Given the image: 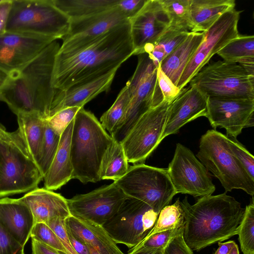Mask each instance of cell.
Segmentation results:
<instances>
[{"instance_id":"23","label":"cell","mask_w":254,"mask_h":254,"mask_svg":"<svg viewBox=\"0 0 254 254\" xmlns=\"http://www.w3.org/2000/svg\"><path fill=\"white\" fill-rule=\"evenodd\" d=\"M118 69H114L67 90L60 91L53 104L50 117L66 108L84 107L99 94L108 91Z\"/></svg>"},{"instance_id":"5","label":"cell","mask_w":254,"mask_h":254,"mask_svg":"<svg viewBox=\"0 0 254 254\" xmlns=\"http://www.w3.org/2000/svg\"><path fill=\"white\" fill-rule=\"evenodd\" d=\"M43 180L18 129L0 124V198L28 192Z\"/></svg>"},{"instance_id":"31","label":"cell","mask_w":254,"mask_h":254,"mask_svg":"<svg viewBox=\"0 0 254 254\" xmlns=\"http://www.w3.org/2000/svg\"><path fill=\"white\" fill-rule=\"evenodd\" d=\"M217 54L225 62L239 63V65L254 62V36L239 35Z\"/></svg>"},{"instance_id":"27","label":"cell","mask_w":254,"mask_h":254,"mask_svg":"<svg viewBox=\"0 0 254 254\" xmlns=\"http://www.w3.org/2000/svg\"><path fill=\"white\" fill-rule=\"evenodd\" d=\"M235 0H190L194 28L192 32L207 30L222 14L235 8Z\"/></svg>"},{"instance_id":"44","label":"cell","mask_w":254,"mask_h":254,"mask_svg":"<svg viewBox=\"0 0 254 254\" xmlns=\"http://www.w3.org/2000/svg\"><path fill=\"white\" fill-rule=\"evenodd\" d=\"M23 249L0 223V254H21Z\"/></svg>"},{"instance_id":"32","label":"cell","mask_w":254,"mask_h":254,"mask_svg":"<svg viewBox=\"0 0 254 254\" xmlns=\"http://www.w3.org/2000/svg\"><path fill=\"white\" fill-rule=\"evenodd\" d=\"M167 16L169 27L192 32L194 24L190 0H160Z\"/></svg>"},{"instance_id":"21","label":"cell","mask_w":254,"mask_h":254,"mask_svg":"<svg viewBox=\"0 0 254 254\" xmlns=\"http://www.w3.org/2000/svg\"><path fill=\"white\" fill-rule=\"evenodd\" d=\"M0 223L22 247L30 238L34 225L28 206L20 198H0Z\"/></svg>"},{"instance_id":"11","label":"cell","mask_w":254,"mask_h":254,"mask_svg":"<svg viewBox=\"0 0 254 254\" xmlns=\"http://www.w3.org/2000/svg\"><path fill=\"white\" fill-rule=\"evenodd\" d=\"M159 213L144 202L128 197L102 226L116 244L133 248L153 227Z\"/></svg>"},{"instance_id":"24","label":"cell","mask_w":254,"mask_h":254,"mask_svg":"<svg viewBox=\"0 0 254 254\" xmlns=\"http://www.w3.org/2000/svg\"><path fill=\"white\" fill-rule=\"evenodd\" d=\"M67 231L77 240L100 254H124L102 226L70 215L65 219Z\"/></svg>"},{"instance_id":"18","label":"cell","mask_w":254,"mask_h":254,"mask_svg":"<svg viewBox=\"0 0 254 254\" xmlns=\"http://www.w3.org/2000/svg\"><path fill=\"white\" fill-rule=\"evenodd\" d=\"M55 40L50 37L6 31L0 36V72L7 75L21 68Z\"/></svg>"},{"instance_id":"37","label":"cell","mask_w":254,"mask_h":254,"mask_svg":"<svg viewBox=\"0 0 254 254\" xmlns=\"http://www.w3.org/2000/svg\"><path fill=\"white\" fill-rule=\"evenodd\" d=\"M241 249L243 254H254V203L252 201L245 208L238 233Z\"/></svg>"},{"instance_id":"29","label":"cell","mask_w":254,"mask_h":254,"mask_svg":"<svg viewBox=\"0 0 254 254\" xmlns=\"http://www.w3.org/2000/svg\"><path fill=\"white\" fill-rule=\"evenodd\" d=\"M118 0H53L54 4L69 19L103 12L115 7Z\"/></svg>"},{"instance_id":"53","label":"cell","mask_w":254,"mask_h":254,"mask_svg":"<svg viewBox=\"0 0 254 254\" xmlns=\"http://www.w3.org/2000/svg\"><path fill=\"white\" fill-rule=\"evenodd\" d=\"M90 254H100L97 251H96L90 245H87Z\"/></svg>"},{"instance_id":"41","label":"cell","mask_w":254,"mask_h":254,"mask_svg":"<svg viewBox=\"0 0 254 254\" xmlns=\"http://www.w3.org/2000/svg\"><path fill=\"white\" fill-rule=\"evenodd\" d=\"M81 108L71 107L63 109L46 120L50 127L61 135Z\"/></svg>"},{"instance_id":"55","label":"cell","mask_w":254,"mask_h":254,"mask_svg":"<svg viewBox=\"0 0 254 254\" xmlns=\"http://www.w3.org/2000/svg\"></svg>"},{"instance_id":"1","label":"cell","mask_w":254,"mask_h":254,"mask_svg":"<svg viewBox=\"0 0 254 254\" xmlns=\"http://www.w3.org/2000/svg\"><path fill=\"white\" fill-rule=\"evenodd\" d=\"M134 53L129 22L76 50L58 52L54 67L53 86L60 91L67 90L119 68Z\"/></svg>"},{"instance_id":"6","label":"cell","mask_w":254,"mask_h":254,"mask_svg":"<svg viewBox=\"0 0 254 254\" xmlns=\"http://www.w3.org/2000/svg\"><path fill=\"white\" fill-rule=\"evenodd\" d=\"M196 157L219 180L225 192L240 189L253 196L254 180L231 152L226 135L207 130L200 139Z\"/></svg>"},{"instance_id":"36","label":"cell","mask_w":254,"mask_h":254,"mask_svg":"<svg viewBox=\"0 0 254 254\" xmlns=\"http://www.w3.org/2000/svg\"><path fill=\"white\" fill-rule=\"evenodd\" d=\"M61 135L56 133L45 120L44 135L37 166L43 178L48 172L58 148Z\"/></svg>"},{"instance_id":"15","label":"cell","mask_w":254,"mask_h":254,"mask_svg":"<svg viewBox=\"0 0 254 254\" xmlns=\"http://www.w3.org/2000/svg\"><path fill=\"white\" fill-rule=\"evenodd\" d=\"M128 197L114 182L85 194L67 199L70 215L103 226Z\"/></svg>"},{"instance_id":"4","label":"cell","mask_w":254,"mask_h":254,"mask_svg":"<svg viewBox=\"0 0 254 254\" xmlns=\"http://www.w3.org/2000/svg\"><path fill=\"white\" fill-rule=\"evenodd\" d=\"M113 140L94 115L81 107L74 118L71 137L72 179L83 184L101 181L102 161Z\"/></svg>"},{"instance_id":"43","label":"cell","mask_w":254,"mask_h":254,"mask_svg":"<svg viewBox=\"0 0 254 254\" xmlns=\"http://www.w3.org/2000/svg\"><path fill=\"white\" fill-rule=\"evenodd\" d=\"M46 223L56 233L68 254H78L72 247L65 225V219L56 218Z\"/></svg>"},{"instance_id":"46","label":"cell","mask_w":254,"mask_h":254,"mask_svg":"<svg viewBox=\"0 0 254 254\" xmlns=\"http://www.w3.org/2000/svg\"><path fill=\"white\" fill-rule=\"evenodd\" d=\"M146 1V0H118L116 6L129 20L138 13Z\"/></svg>"},{"instance_id":"35","label":"cell","mask_w":254,"mask_h":254,"mask_svg":"<svg viewBox=\"0 0 254 254\" xmlns=\"http://www.w3.org/2000/svg\"><path fill=\"white\" fill-rule=\"evenodd\" d=\"M129 102L128 88L126 85L112 106L100 118V123L110 134L124 117Z\"/></svg>"},{"instance_id":"7","label":"cell","mask_w":254,"mask_h":254,"mask_svg":"<svg viewBox=\"0 0 254 254\" xmlns=\"http://www.w3.org/2000/svg\"><path fill=\"white\" fill-rule=\"evenodd\" d=\"M70 19L53 0H12L6 31L63 39Z\"/></svg>"},{"instance_id":"3","label":"cell","mask_w":254,"mask_h":254,"mask_svg":"<svg viewBox=\"0 0 254 254\" xmlns=\"http://www.w3.org/2000/svg\"><path fill=\"white\" fill-rule=\"evenodd\" d=\"M180 203L185 218L183 236L191 250L199 251L237 235L245 208L226 192L201 197L192 205L186 196Z\"/></svg>"},{"instance_id":"38","label":"cell","mask_w":254,"mask_h":254,"mask_svg":"<svg viewBox=\"0 0 254 254\" xmlns=\"http://www.w3.org/2000/svg\"><path fill=\"white\" fill-rule=\"evenodd\" d=\"M30 237L63 254H68L57 235L45 223L34 224L31 232Z\"/></svg>"},{"instance_id":"28","label":"cell","mask_w":254,"mask_h":254,"mask_svg":"<svg viewBox=\"0 0 254 254\" xmlns=\"http://www.w3.org/2000/svg\"><path fill=\"white\" fill-rule=\"evenodd\" d=\"M18 130L33 159L37 165L45 130V120L34 112L17 115Z\"/></svg>"},{"instance_id":"51","label":"cell","mask_w":254,"mask_h":254,"mask_svg":"<svg viewBox=\"0 0 254 254\" xmlns=\"http://www.w3.org/2000/svg\"><path fill=\"white\" fill-rule=\"evenodd\" d=\"M228 254H239L238 246L235 244Z\"/></svg>"},{"instance_id":"25","label":"cell","mask_w":254,"mask_h":254,"mask_svg":"<svg viewBox=\"0 0 254 254\" xmlns=\"http://www.w3.org/2000/svg\"><path fill=\"white\" fill-rule=\"evenodd\" d=\"M73 125V120L61 135L56 155L48 172L43 178L44 187L47 190L53 191L59 189L72 179L70 141Z\"/></svg>"},{"instance_id":"34","label":"cell","mask_w":254,"mask_h":254,"mask_svg":"<svg viewBox=\"0 0 254 254\" xmlns=\"http://www.w3.org/2000/svg\"><path fill=\"white\" fill-rule=\"evenodd\" d=\"M180 201L178 198L173 204L161 209L153 227L145 238L184 225V214Z\"/></svg>"},{"instance_id":"19","label":"cell","mask_w":254,"mask_h":254,"mask_svg":"<svg viewBox=\"0 0 254 254\" xmlns=\"http://www.w3.org/2000/svg\"><path fill=\"white\" fill-rule=\"evenodd\" d=\"M129 24L134 55L149 53L169 27L167 16L160 0H146L138 13L129 19Z\"/></svg>"},{"instance_id":"49","label":"cell","mask_w":254,"mask_h":254,"mask_svg":"<svg viewBox=\"0 0 254 254\" xmlns=\"http://www.w3.org/2000/svg\"><path fill=\"white\" fill-rule=\"evenodd\" d=\"M235 244L234 241L225 243L218 242L219 247L214 254H228Z\"/></svg>"},{"instance_id":"9","label":"cell","mask_w":254,"mask_h":254,"mask_svg":"<svg viewBox=\"0 0 254 254\" xmlns=\"http://www.w3.org/2000/svg\"><path fill=\"white\" fill-rule=\"evenodd\" d=\"M114 182L127 197L144 202L159 214L177 194L167 169L144 163L129 166Z\"/></svg>"},{"instance_id":"14","label":"cell","mask_w":254,"mask_h":254,"mask_svg":"<svg viewBox=\"0 0 254 254\" xmlns=\"http://www.w3.org/2000/svg\"><path fill=\"white\" fill-rule=\"evenodd\" d=\"M167 170L176 193L201 197L215 190L209 172L189 148L180 143Z\"/></svg>"},{"instance_id":"48","label":"cell","mask_w":254,"mask_h":254,"mask_svg":"<svg viewBox=\"0 0 254 254\" xmlns=\"http://www.w3.org/2000/svg\"><path fill=\"white\" fill-rule=\"evenodd\" d=\"M32 254H63L49 246L31 239Z\"/></svg>"},{"instance_id":"54","label":"cell","mask_w":254,"mask_h":254,"mask_svg":"<svg viewBox=\"0 0 254 254\" xmlns=\"http://www.w3.org/2000/svg\"><path fill=\"white\" fill-rule=\"evenodd\" d=\"M21 254H25L24 251V249L22 250Z\"/></svg>"},{"instance_id":"2","label":"cell","mask_w":254,"mask_h":254,"mask_svg":"<svg viewBox=\"0 0 254 254\" xmlns=\"http://www.w3.org/2000/svg\"><path fill=\"white\" fill-rule=\"evenodd\" d=\"M60 45L55 40L21 68L6 75L0 88V101L16 115L34 112L50 117L60 92L53 85L56 56Z\"/></svg>"},{"instance_id":"42","label":"cell","mask_w":254,"mask_h":254,"mask_svg":"<svg viewBox=\"0 0 254 254\" xmlns=\"http://www.w3.org/2000/svg\"><path fill=\"white\" fill-rule=\"evenodd\" d=\"M157 79L163 100L171 103L178 96L181 90L164 73L159 65L157 68Z\"/></svg>"},{"instance_id":"45","label":"cell","mask_w":254,"mask_h":254,"mask_svg":"<svg viewBox=\"0 0 254 254\" xmlns=\"http://www.w3.org/2000/svg\"><path fill=\"white\" fill-rule=\"evenodd\" d=\"M163 254H193L186 244L183 232L174 237L163 249Z\"/></svg>"},{"instance_id":"52","label":"cell","mask_w":254,"mask_h":254,"mask_svg":"<svg viewBox=\"0 0 254 254\" xmlns=\"http://www.w3.org/2000/svg\"><path fill=\"white\" fill-rule=\"evenodd\" d=\"M6 77V75L5 74L0 72V88L4 82Z\"/></svg>"},{"instance_id":"26","label":"cell","mask_w":254,"mask_h":254,"mask_svg":"<svg viewBox=\"0 0 254 254\" xmlns=\"http://www.w3.org/2000/svg\"><path fill=\"white\" fill-rule=\"evenodd\" d=\"M204 38V33L190 32L187 38L159 64L175 85Z\"/></svg>"},{"instance_id":"12","label":"cell","mask_w":254,"mask_h":254,"mask_svg":"<svg viewBox=\"0 0 254 254\" xmlns=\"http://www.w3.org/2000/svg\"><path fill=\"white\" fill-rule=\"evenodd\" d=\"M171 103L163 100L137 121L121 143L128 162L144 163L160 143Z\"/></svg>"},{"instance_id":"17","label":"cell","mask_w":254,"mask_h":254,"mask_svg":"<svg viewBox=\"0 0 254 254\" xmlns=\"http://www.w3.org/2000/svg\"><path fill=\"white\" fill-rule=\"evenodd\" d=\"M129 19L116 7L89 16L70 19L67 35L63 39L59 52L76 50Z\"/></svg>"},{"instance_id":"16","label":"cell","mask_w":254,"mask_h":254,"mask_svg":"<svg viewBox=\"0 0 254 254\" xmlns=\"http://www.w3.org/2000/svg\"><path fill=\"white\" fill-rule=\"evenodd\" d=\"M254 100L208 97L207 118L211 127L224 128L236 138L243 128L254 125Z\"/></svg>"},{"instance_id":"47","label":"cell","mask_w":254,"mask_h":254,"mask_svg":"<svg viewBox=\"0 0 254 254\" xmlns=\"http://www.w3.org/2000/svg\"><path fill=\"white\" fill-rule=\"evenodd\" d=\"M11 5L12 0H0V36L6 32Z\"/></svg>"},{"instance_id":"50","label":"cell","mask_w":254,"mask_h":254,"mask_svg":"<svg viewBox=\"0 0 254 254\" xmlns=\"http://www.w3.org/2000/svg\"><path fill=\"white\" fill-rule=\"evenodd\" d=\"M163 249L158 250H131L127 254H163Z\"/></svg>"},{"instance_id":"22","label":"cell","mask_w":254,"mask_h":254,"mask_svg":"<svg viewBox=\"0 0 254 254\" xmlns=\"http://www.w3.org/2000/svg\"><path fill=\"white\" fill-rule=\"evenodd\" d=\"M19 198L30 209L34 224L46 223L56 218L65 219L70 215L67 199L45 188L38 187Z\"/></svg>"},{"instance_id":"33","label":"cell","mask_w":254,"mask_h":254,"mask_svg":"<svg viewBox=\"0 0 254 254\" xmlns=\"http://www.w3.org/2000/svg\"><path fill=\"white\" fill-rule=\"evenodd\" d=\"M190 31L169 27L147 54L156 67L161 62L188 37Z\"/></svg>"},{"instance_id":"13","label":"cell","mask_w":254,"mask_h":254,"mask_svg":"<svg viewBox=\"0 0 254 254\" xmlns=\"http://www.w3.org/2000/svg\"><path fill=\"white\" fill-rule=\"evenodd\" d=\"M241 11L235 8L222 14L204 33V38L183 72L177 87L180 90L229 42L240 34L238 25Z\"/></svg>"},{"instance_id":"10","label":"cell","mask_w":254,"mask_h":254,"mask_svg":"<svg viewBox=\"0 0 254 254\" xmlns=\"http://www.w3.org/2000/svg\"><path fill=\"white\" fill-rule=\"evenodd\" d=\"M189 83L207 97L254 100V76L236 63L218 61L209 64Z\"/></svg>"},{"instance_id":"20","label":"cell","mask_w":254,"mask_h":254,"mask_svg":"<svg viewBox=\"0 0 254 254\" xmlns=\"http://www.w3.org/2000/svg\"><path fill=\"white\" fill-rule=\"evenodd\" d=\"M207 97L194 85H190L182 89L170 105L161 141L169 135L177 133L189 122L205 117Z\"/></svg>"},{"instance_id":"30","label":"cell","mask_w":254,"mask_h":254,"mask_svg":"<svg viewBox=\"0 0 254 254\" xmlns=\"http://www.w3.org/2000/svg\"><path fill=\"white\" fill-rule=\"evenodd\" d=\"M123 146L114 139L106 150L101 165L100 177L102 180L117 181L128 171L129 165Z\"/></svg>"},{"instance_id":"39","label":"cell","mask_w":254,"mask_h":254,"mask_svg":"<svg viewBox=\"0 0 254 254\" xmlns=\"http://www.w3.org/2000/svg\"><path fill=\"white\" fill-rule=\"evenodd\" d=\"M184 225L145 238L140 243L132 249L148 250L163 249L174 237L183 232Z\"/></svg>"},{"instance_id":"8","label":"cell","mask_w":254,"mask_h":254,"mask_svg":"<svg viewBox=\"0 0 254 254\" xmlns=\"http://www.w3.org/2000/svg\"><path fill=\"white\" fill-rule=\"evenodd\" d=\"M157 68L147 54L138 55L135 71L126 83L129 94L127 112L110 134L115 140L121 143L138 119L163 101Z\"/></svg>"},{"instance_id":"40","label":"cell","mask_w":254,"mask_h":254,"mask_svg":"<svg viewBox=\"0 0 254 254\" xmlns=\"http://www.w3.org/2000/svg\"><path fill=\"white\" fill-rule=\"evenodd\" d=\"M229 147L251 177L254 180V157L236 138L227 136Z\"/></svg>"}]
</instances>
